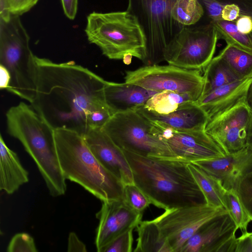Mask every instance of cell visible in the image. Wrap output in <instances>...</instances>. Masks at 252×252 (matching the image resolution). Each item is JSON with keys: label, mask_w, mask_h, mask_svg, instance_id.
<instances>
[{"label": "cell", "mask_w": 252, "mask_h": 252, "mask_svg": "<svg viewBox=\"0 0 252 252\" xmlns=\"http://www.w3.org/2000/svg\"><path fill=\"white\" fill-rule=\"evenodd\" d=\"M29 42L20 16L0 17V65L10 75L6 91L31 104L36 93V63Z\"/></svg>", "instance_id": "8992f818"}, {"label": "cell", "mask_w": 252, "mask_h": 252, "mask_svg": "<svg viewBox=\"0 0 252 252\" xmlns=\"http://www.w3.org/2000/svg\"><path fill=\"white\" fill-rule=\"evenodd\" d=\"M235 252H252V231L242 232V234L236 238Z\"/></svg>", "instance_id": "8d00e7d4"}, {"label": "cell", "mask_w": 252, "mask_h": 252, "mask_svg": "<svg viewBox=\"0 0 252 252\" xmlns=\"http://www.w3.org/2000/svg\"><path fill=\"white\" fill-rule=\"evenodd\" d=\"M228 212L223 208L204 204L165 210L154 220L159 226L172 252H180L182 247L205 222Z\"/></svg>", "instance_id": "8fae6325"}, {"label": "cell", "mask_w": 252, "mask_h": 252, "mask_svg": "<svg viewBox=\"0 0 252 252\" xmlns=\"http://www.w3.org/2000/svg\"><path fill=\"white\" fill-rule=\"evenodd\" d=\"M63 12L67 18L73 20L76 17L78 0H61Z\"/></svg>", "instance_id": "60d3db41"}, {"label": "cell", "mask_w": 252, "mask_h": 252, "mask_svg": "<svg viewBox=\"0 0 252 252\" xmlns=\"http://www.w3.org/2000/svg\"><path fill=\"white\" fill-rule=\"evenodd\" d=\"M221 15L224 20L236 22L240 17V8L235 3H227L222 9Z\"/></svg>", "instance_id": "74e56055"}, {"label": "cell", "mask_w": 252, "mask_h": 252, "mask_svg": "<svg viewBox=\"0 0 252 252\" xmlns=\"http://www.w3.org/2000/svg\"><path fill=\"white\" fill-rule=\"evenodd\" d=\"M124 199L131 208L141 213L152 204L149 197L135 184L124 186Z\"/></svg>", "instance_id": "f546056e"}, {"label": "cell", "mask_w": 252, "mask_h": 252, "mask_svg": "<svg viewBox=\"0 0 252 252\" xmlns=\"http://www.w3.org/2000/svg\"><path fill=\"white\" fill-rule=\"evenodd\" d=\"M226 4L234 3L236 4L240 10V16H247L252 19V0H219Z\"/></svg>", "instance_id": "f35d334b"}, {"label": "cell", "mask_w": 252, "mask_h": 252, "mask_svg": "<svg viewBox=\"0 0 252 252\" xmlns=\"http://www.w3.org/2000/svg\"><path fill=\"white\" fill-rule=\"evenodd\" d=\"M101 129L123 151L142 156L176 159L152 130V123L136 111L113 115Z\"/></svg>", "instance_id": "ba28073f"}, {"label": "cell", "mask_w": 252, "mask_h": 252, "mask_svg": "<svg viewBox=\"0 0 252 252\" xmlns=\"http://www.w3.org/2000/svg\"><path fill=\"white\" fill-rule=\"evenodd\" d=\"M218 39L211 22L185 26L166 47L164 61L182 68L204 71L213 58Z\"/></svg>", "instance_id": "9c48e42d"}, {"label": "cell", "mask_w": 252, "mask_h": 252, "mask_svg": "<svg viewBox=\"0 0 252 252\" xmlns=\"http://www.w3.org/2000/svg\"><path fill=\"white\" fill-rule=\"evenodd\" d=\"M252 117V111L242 101L209 119L205 131L229 154L246 147Z\"/></svg>", "instance_id": "7c38bea8"}, {"label": "cell", "mask_w": 252, "mask_h": 252, "mask_svg": "<svg viewBox=\"0 0 252 252\" xmlns=\"http://www.w3.org/2000/svg\"><path fill=\"white\" fill-rule=\"evenodd\" d=\"M99 163L124 185L134 184L132 172L124 151L101 128H89L83 136Z\"/></svg>", "instance_id": "2e32d148"}, {"label": "cell", "mask_w": 252, "mask_h": 252, "mask_svg": "<svg viewBox=\"0 0 252 252\" xmlns=\"http://www.w3.org/2000/svg\"><path fill=\"white\" fill-rule=\"evenodd\" d=\"M123 151L134 183L155 206L166 210L207 204L188 167L189 162Z\"/></svg>", "instance_id": "7a4b0ae2"}, {"label": "cell", "mask_w": 252, "mask_h": 252, "mask_svg": "<svg viewBox=\"0 0 252 252\" xmlns=\"http://www.w3.org/2000/svg\"><path fill=\"white\" fill-rule=\"evenodd\" d=\"M233 189L252 219V169L237 181Z\"/></svg>", "instance_id": "4dcf8cb0"}, {"label": "cell", "mask_w": 252, "mask_h": 252, "mask_svg": "<svg viewBox=\"0 0 252 252\" xmlns=\"http://www.w3.org/2000/svg\"><path fill=\"white\" fill-rule=\"evenodd\" d=\"M201 71L182 68L172 65H145L126 71V83L139 85L147 90L161 92L170 91L188 93L198 100L204 88Z\"/></svg>", "instance_id": "30bf717a"}, {"label": "cell", "mask_w": 252, "mask_h": 252, "mask_svg": "<svg viewBox=\"0 0 252 252\" xmlns=\"http://www.w3.org/2000/svg\"><path fill=\"white\" fill-rule=\"evenodd\" d=\"M238 229L228 212L220 215L200 226L180 252H235Z\"/></svg>", "instance_id": "5bb4252c"}, {"label": "cell", "mask_w": 252, "mask_h": 252, "mask_svg": "<svg viewBox=\"0 0 252 252\" xmlns=\"http://www.w3.org/2000/svg\"><path fill=\"white\" fill-rule=\"evenodd\" d=\"M85 32L88 41L109 59L122 60L128 64L132 57L143 62L146 58L145 34L136 19L127 10L90 13Z\"/></svg>", "instance_id": "5b68a950"}, {"label": "cell", "mask_w": 252, "mask_h": 252, "mask_svg": "<svg viewBox=\"0 0 252 252\" xmlns=\"http://www.w3.org/2000/svg\"><path fill=\"white\" fill-rule=\"evenodd\" d=\"M7 252H37L33 238L27 233H18L13 236L7 246Z\"/></svg>", "instance_id": "d6a6232c"}, {"label": "cell", "mask_w": 252, "mask_h": 252, "mask_svg": "<svg viewBox=\"0 0 252 252\" xmlns=\"http://www.w3.org/2000/svg\"><path fill=\"white\" fill-rule=\"evenodd\" d=\"M188 167L206 202L211 206L225 209V190L220 183L195 164L189 162Z\"/></svg>", "instance_id": "603a6c76"}, {"label": "cell", "mask_w": 252, "mask_h": 252, "mask_svg": "<svg viewBox=\"0 0 252 252\" xmlns=\"http://www.w3.org/2000/svg\"><path fill=\"white\" fill-rule=\"evenodd\" d=\"M204 13L198 0H177L171 10L172 18L184 26L195 25Z\"/></svg>", "instance_id": "83f0119b"}, {"label": "cell", "mask_w": 252, "mask_h": 252, "mask_svg": "<svg viewBox=\"0 0 252 252\" xmlns=\"http://www.w3.org/2000/svg\"><path fill=\"white\" fill-rule=\"evenodd\" d=\"M61 168L66 180L77 183L102 202L124 198V185L106 169L76 131L55 129Z\"/></svg>", "instance_id": "277c9868"}, {"label": "cell", "mask_w": 252, "mask_h": 252, "mask_svg": "<svg viewBox=\"0 0 252 252\" xmlns=\"http://www.w3.org/2000/svg\"><path fill=\"white\" fill-rule=\"evenodd\" d=\"M245 101L248 107L252 111V82L248 90Z\"/></svg>", "instance_id": "ee69618b"}, {"label": "cell", "mask_w": 252, "mask_h": 252, "mask_svg": "<svg viewBox=\"0 0 252 252\" xmlns=\"http://www.w3.org/2000/svg\"><path fill=\"white\" fill-rule=\"evenodd\" d=\"M0 189L11 194L29 182V173L22 166L17 154L0 136Z\"/></svg>", "instance_id": "44dd1931"}, {"label": "cell", "mask_w": 252, "mask_h": 252, "mask_svg": "<svg viewBox=\"0 0 252 252\" xmlns=\"http://www.w3.org/2000/svg\"><path fill=\"white\" fill-rule=\"evenodd\" d=\"M250 39V40H251V43L252 44V32L248 34Z\"/></svg>", "instance_id": "bcb514c9"}, {"label": "cell", "mask_w": 252, "mask_h": 252, "mask_svg": "<svg viewBox=\"0 0 252 252\" xmlns=\"http://www.w3.org/2000/svg\"><path fill=\"white\" fill-rule=\"evenodd\" d=\"M151 123L154 133L167 144L178 160L193 162L225 155L205 130L179 131Z\"/></svg>", "instance_id": "4fadbf2b"}, {"label": "cell", "mask_w": 252, "mask_h": 252, "mask_svg": "<svg viewBox=\"0 0 252 252\" xmlns=\"http://www.w3.org/2000/svg\"><path fill=\"white\" fill-rule=\"evenodd\" d=\"M6 121L7 133L21 143L33 159L51 195H63L66 179L58 156L55 129L31 105L24 102L8 110Z\"/></svg>", "instance_id": "3957f363"}, {"label": "cell", "mask_w": 252, "mask_h": 252, "mask_svg": "<svg viewBox=\"0 0 252 252\" xmlns=\"http://www.w3.org/2000/svg\"><path fill=\"white\" fill-rule=\"evenodd\" d=\"M252 82V74L219 87L201 95L196 101L208 114L209 119L245 100Z\"/></svg>", "instance_id": "ffe728a7"}, {"label": "cell", "mask_w": 252, "mask_h": 252, "mask_svg": "<svg viewBox=\"0 0 252 252\" xmlns=\"http://www.w3.org/2000/svg\"><path fill=\"white\" fill-rule=\"evenodd\" d=\"M248 148L252 149V117L251 119L250 129L248 135L247 146Z\"/></svg>", "instance_id": "f6af8a7d"}, {"label": "cell", "mask_w": 252, "mask_h": 252, "mask_svg": "<svg viewBox=\"0 0 252 252\" xmlns=\"http://www.w3.org/2000/svg\"><path fill=\"white\" fill-rule=\"evenodd\" d=\"M39 0H0V16H20L30 10Z\"/></svg>", "instance_id": "1f68e13d"}, {"label": "cell", "mask_w": 252, "mask_h": 252, "mask_svg": "<svg viewBox=\"0 0 252 252\" xmlns=\"http://www.w3.org/2000/svg\"><path fill=\"white\" fill-rule=\"evenodd\" d=\"M236 24L238 31L242 33L248 34L252 31V19L249 16H240Z\"/></svg>", "instance_id": "b9f144b4"}, {"label": "cell", "mask_w": 252, "mask_h": 252, "mask_svg": "<svg viewBox=\"0 0 252 252\" xmlns=\"http://www.w3.org/2000/svg\"><path fill=\"white\" fill-rule=\"evenodd\" d=\"M197 100L190 94L164 91L151 96L142 108L157 114L165 115L174 111L183 104Z\"/></svg>", "instance_id": "cb8c5ba5"}, {"label": "cell", "mask_w": 252, "mask_h": 252, "mask_svg": "<svg viewBox=\"0 0 252 252\" xmlns=\"http://www.w3.org/2000/svg\"><path fill=\"white\" fill-rule=\"evenodd\" d=\"M112 114L107 105L91 110L86 117L88 128H101L109 121Z\"/></svg>", "instance_id": "e575fe53"}, {"label": "cell", "mask_w": 252, "mask_h": 252, "mask_svg": "<svg viewBox=\"0 0 252 252\" xmlns=\"http://www.w3.org/2000/svg\"><path fill=\"white\" fill-rule=\"evenodd\" d=\"M136 111L156 125L179 131L205 130L209 120L207 113L196 102L183 104L174 111L165 115L144 108Z\"/></svg>", "instance_id": "ac0fdd59"}, {"label": "cell", "mask_w": 252, "mask_h": 252, "mask_svg": "<svg viewBox=\"0 0 252 252\" xmlns=\"http://www.w3.org/2000/svg\"><path fill=\"white\" fill-rule=\"evenodd\" d=\"M225 209L242 232L248 231L252 219L241 202L233 189L225 190L224 193Z\"/></svg>", "instance_id": "f1b7e54d"}, {"label": "cell", "mask_w": 252, "mask_h": 252, "mask_svg": "<svg viewBox=\"0 0 252 252\" xmlns=\"http://www.w3.org/2000/svg\"><path fill=\"white\" fill-rule=\"evenodd\" d=\"M36 88L31 105L54 129L88 130L86 117L96 107L107 105L106 81L73 61L61 63L35 56Z\"/></svg>", "instance_id": "6da1fadb"}, {"label": "cell", "mask_w": 252, "mask_h": 252, "mask_svg": "<svg viewBox=\"0 0 252 252\" xmlns=\"http://www.w3.org/2000/svg\"><path fill=\"white\" fill-rule=\"evenodd\" d=\"M133 229L128 230L115 238L100 252H131L132 250Z\"/></svg>", "instance_id": "836d02e7"}, {"label": "cell", "mask_w": 252, "mask_h": 252, "mask_svg": "<svg viewBox=\"0 0 252 252\" xmlns=\"http://www.w3.org/2000/svg\"><path fill=\"white\" fill-rule=\"evenodd\" d=\"M217 56L226 63L239 79L252 74V53L227 44Z\"/></svg>", "instance_id": "484cf974"}, {"label": "cell", "mask_w": 252, "mask_h": 252, "mask_svg": "<svg viewBox=\"0 0 252 252\" xmlns=\"http://www.w3.org/2000/svg\"><path fill=\"white\" fill-rule=\"evenodd\" d=\"M177 0H128L126 10L137 20L146 41L145 65L164 61V50L185 27L172 17L171 10Z\"/></svg>", "instance_id": "52a82bcc"}, {"label": "cell", "mask_w": 252, "mask_h": 252, "mask_svg": "<svg viewBox=\"0 0 252 252\" xmlns=\"http://www.w3.org/2000/svg\"><path fill=\"white\" fill-rule=\"evenodd\" d=\"M202 5L204 12L211 19L217 21L222 19V11L225 5L219 0H198Z\"/></svg>", "instance_id": "d590c367"}, {"label": "cell", "mask_w": 252, "mask_h": 252, "mask_svg": "<svg viewBox=\"0 0 252 252\" xmlns=\"http://www.w3.org/2000/svg\"><path fill=\"white\" fill-rule=\"evenodd\" d=\"M96 217L99 223L95 245L97 251L100 252L115 238L137 227L141 221L142 213L133 210L123 198L102 202Z\"/></svg>", "instance_id": "9a60e30c"}, {"label": "cell", "mask_w": 252, "mask_h": 252, "mask_svg": "<svg viewBox=\"0 0 252 252\" xmlns=\"http://www.w3.org/2000/svg\"><path fill=\"white\" fill-rule=\"evenodd\" d=\"M203 76L204 85L201 95L239 80L226 63L218 56L214 57L206 66Z\"/></svg>", "instance_id": "d4e9b609"}, {"label": "cell", "mask_w": 252, "mask_h": 252, "mask_svg": "<svg viewBox=\"0 0 252 252\" xmlns=\"http://www.w3.org/2000/svg\"><path fill=\"white\" fill-rule=\"evenodd\" d=\"M157 93L125 82L119 83L106 81L104 87L105 102L112 116L143 107Z\"/></svg>", "instance_id": "d6986e66"}, {"label": "cell", "mask_w": 252, "mask_h": 252, "mask_svg": "<svg viewBox=\"0 0 252 252\" xmlns=\"http://www.w3.org/2000/svg\"><path fill=\"white\" fill-rule=\"evenodd\" d=\"M210 22L217 32L219 39H224L227 44H231L252 53V44L248 35L238 31L236 22L223 19Z\"/></svg>", "instance_id": "4316f807"}, {"label": "cell", "mask_w": 252, "mask_h": 252, "mask_svg": "<svg viewBox=\"0 0 252 252\" xmlns=\"http://www.w3.org/2000/svg\"><path fill=\"white\" fill-rule=\"evenodd\" d=\"M137 228L138 237L134 252H172L154 220L141 221Z\"/></svg>", "instance_id": "7402d4cb"}, {"label": "cell", "mask_w": 252, "mask_h": 252, "mask_svg": "<svg viewBox=\"0 0 252 252\" xmlns=\"http://www.w3.org/2000/svg\"><path fill=\"white\" fill-rule=\"evenodd\" d=\"M0 88L7 90L10 82V75L7 69L3 66L0 65Z\"/></svg>", "instance_id": "7bdbcfd3"}, {"label": "cell", "mask_w": 252, "mask_h": 252, "mask_svg": "<svg viewBox=\"0 0 252 252\" xmlns=\"http://www.w3.org/2000/svg\"><path fill=\"white\" fill-rule=\"evenodd\" d=\"M191 163L218 180L225 189L229 190L252 169V149L245 147L222 157Z\"/></svg>", "instance_id": "e0dca14e"}, {"label": "cell", "mask_w": 252, "mask_h": 252, "mask_svg": "<svg viewBox=\"0 0 252 252\" xmlns=\"http://www.w3.org/2000/svg\"><path fill=\"white\" fill-rule=\"evenodd\" d=\"M68 252H86L85 245L79 239L75 233L71 232L68 238Z\"/></svg>", "instance_id": "ab89813d"}]
</instances>
